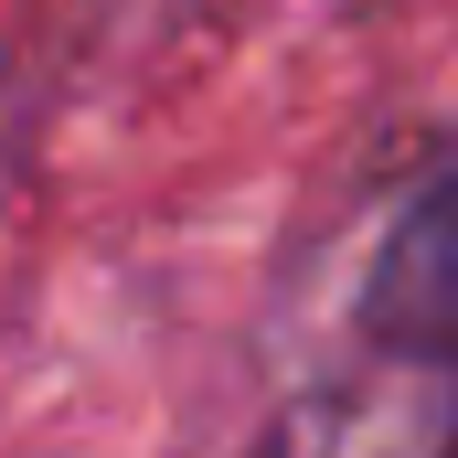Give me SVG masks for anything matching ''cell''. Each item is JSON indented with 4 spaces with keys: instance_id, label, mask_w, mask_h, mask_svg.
Listing matches in <instances>:
<instances>
[{
    "instance_id": "6da1fadb",
    "label": "cell",
    "mask_w": 458,
    "mask_h": 458,
    "mask_svg": "<svg viewBox=\"0 0 458 458\" xmlns=\"http://www.w3.org/2000/svg\"><path fill=\"white\" fill-rule=\"evenodd\" d=\"M437 458H458V437H448V448H437Z\"/></svg>"
}]
</instances>
